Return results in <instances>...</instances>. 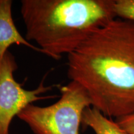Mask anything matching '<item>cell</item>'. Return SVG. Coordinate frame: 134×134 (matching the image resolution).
Instances as JSON below:
<instances>
[{
  "label": "cell",
  "mask_w": 134,
  "mask_h": 134,
  "mask_svg": "<svg viewBox=\"0 0 134 134\" xmlns=\"http://www.w3.org/2000/svg\"><path fill=\"white\" fill-rule=\"evenodd\" d=\"M67 67L105 116L134 113V22L115 19L96 29L68 55Z\"/></svg>",
  "instance_id": "1"
},
{
  "label": "cell",
  "mask_w": 134,
  "mask_h": 134,
  "mask_svg": "<svg viewBox=\"0 0 134 134\" xmlns=\"http://www.w3.org/2000/svg\"><path fill=\"white\" fill-rule=\"evenodd\" d=\"M114 0H22L25 38L56 60L115 19Z\"/></svg>",
  "instance_id": "2"
},
{
  "label": "cell",
  "mask_w": 134,
  "mask_h": 134,
  "mask_svg": "<svg viewBox=\"0 0 134 134\" xmlns=\"http://www.w3.org/2000/svg\"><path fill=\"white\" fill-rule=\"evenodd\" d=\"M59 89L61 95L56 103L45 107L31 104L17 116L35 134H80L83 114L91 106L90 96L74 81Z\"/></svg>",
  "instance_id": "3"
},
{
  "label": "cell",
  "mask_w": 134,
  "mask_h": 134,
  "mask_svg": "<svg viewBox=\"0 0 134 134\" xmlns=\"http://www.w3.org/2000/svg\"><path fill=\"white\" fill-rule=\"evenodd\" d=\"M18 68L16 58L8 50L0 63V134H10L9 127L13 118L28 105L37 100L58 97L57 95L42 96L58 85L46 86V76L36 88L24 89L23 84L14 78V73Z\"/></svg>",
  "instance_id": "4"
},
{
  "label": "cell",
  "mask_w": 134,
  "mask_h": 134,
  "mask_svg": "<svg viewBox=\"0 0 134 134\" xmlns=\"http://www.w3.org/2000/svg\"><path fill=\"white\" fill-rule=\"evenodd\" d=\"M13 1L0 0V63L12 45H22L37 52H44L24 37L15 25L12 16Z\"/></svg>",
  "instance_id": "5"
},
{
  "label": "cell",
  "mask_w": 134,
  "mask_h": 134,
  "mask_svg": "<svg viewBox=\"0 0 134 134\" xmlns=\"http://www.w3.org/2000/svg\"><path fill=\"white\" fill-rule=\"evenodd\" d=\"M81 124L85 127H90L96 134H129L116 122L113 121L92 106L85 110Z\"/></svg>",
  "instance_id": "6"
},
{
  "label": "cell",
  "mask_w": 134,
  "mask_h": 134,
  "mask_svg": "<svg viewBox=\"0 0 134 134\" xmlns=\"http://www.w3.org/2000/svg\"><path fill=\"white\" fill-rule=\"evenodd\" d=\"M114 12L121 19L134 22V0H115Z\"/></svg>",
  "instance_id": "7"
},
{
  "label": "cell",
  "mask_w": 134,
  "mask_h": 134,
  "mask_svg": "<svg viewBox=\"0 0 134 134\" xmlns=\"http://www.w3.org/2000/svg\"><path fill=\"white\" fill-rule=\"evenodd\" d=\"M115 122L129 134H134V113L116 119Z\"/></svg>",
  "instance_id": "8"
}]
</instances>
